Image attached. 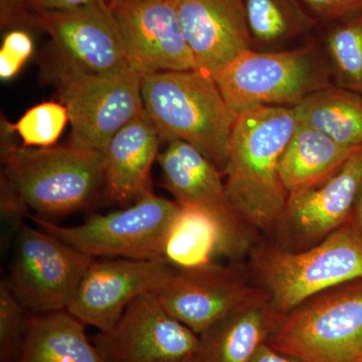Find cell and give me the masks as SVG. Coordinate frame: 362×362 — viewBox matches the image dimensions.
Returning <instances> with one entry per match:
<instances>
[{
  "mask_svg": "<svg viewBox=\"0 0 362 362\" xmlns=\"http://www.w3.org/2000/svg\"><path fill=\"white\" fill-rule=\"evenodd\" d=\"M68 122L65 105L49 101L28 109L16 123L2 121V126L11 133H18L23 146L45 148L57 142Z\"/></svg>",
  "mask_w": 362,
  "mask_h": 362,
  "instance_id": "26",
  "label": "cell"
},
{
  "mask_svg": "<svg viewBox=\"0 0 362 362\" xmlns=\"http://www.w3.org/2000/svg\"><path fill=\"white\" fill-rule=\"evenodd\" d=\"M298 126L293 107L259 106L238 114L223 175L230 204L247 226L273 230L288 194L280 161Z\"/></svg>",
  "mask_w": 362,
  "mask_h": 362,
  "instance_id": "1",
  "label": "cell"
},
{
  "mask_svg": "<svg viewBox=\"0 0 362 362\" xmlns=\"http://www.w3.org/2000/svg\"><path fill=\"white\" fill-rule=\"evenodd\" d=\"M109 1H128V0H109Z\"/></svg>",
  "mask_w": 362,
  "mask_h": 362,
  "instance_id": "35",
  "label": "cell"
},
{
  "mask_svg": "<svg viewBox=\"0 0 362 362\" xmlns=\"http://www.w3.org/2000/svg\"><path fill=\"white\" fill-rule=\"evenodd\" d=\"M218 256L232 258L220 221L202 207L180 204L164 240L162 258L177 270L214 264Z\"/></svg>",
  "mask_w": 362,
  "mask_h": 362,
  "instance_id": "21",
  "label": "cell"
},
{
  "mask_svg": "<svg viewBox=\"0 0 362 362\" xmlns=\"http://www.w3.org/2000/svg\"><path fill=\"white\" fill-rule=\"evenodd\" d=\"M173 268L165 259H95L66 310L99 332L111 330L128 305L154 293Z\"/></svg>",
  "mask_w": 362,
  "mask_h": 362,
  "instance_id": "14",
  "label": "cell"
},
{
  "mask_svg": "<svg viewBox=\"0 0 362 362\" xmlns=\"http://www.w3.org/2000/svg\"><path fill=\"white\" fill-rule=\"evenodd\" d=\"M37 30L51 37L62 63L71 68L98 75L130 69L120 25L109 0L37 14Z\"/></svg>",
  "mask_w": 362,
  "mask_h": 362,
  "instance_id": "13",
  "label": "cell"
},
{
  "mask_svg": "<svg viewBox=\"0 0 362 362\" xmlns=\"http://www.w3.org/2000/svg\"><path fill=\"white\" fill-rule=\"evenodd\" d=\"M314 18L329 21L344 20L362 13V0H300Z\"/></svg>",
  "mask_w": 362,
  "mask_h": 362,
  "instance_id": "29",
  "label": "cell"
},
{
  "mask_svg": "<svg viewBox=\"0 0 362 362\" xmlns=\"http://www.w3.org/2000/svg\"><path fill=\"white\" fill-rule=\"evenodd\" d=\"M252 40L276 44L310 30L315 18L300 0H243Z\"/></svg>",
  "mask_w": 362,
  "mask_h": 362,
  "instance_id": "24",
  "label": "cell"
},
{
  "mask_svg": "<svg viewBox=\"0 0 362 362\" xmlns=\"http://www.w3.org/2000/svg\"><path fill=\"white\" fill-rule=\"evenodd\" d=\"M255 282L272 306L286 315L306 300L337 286L362 279V237L351 218L321 242L290 251L259 247L252 255Z\"/></svg>",
  "mask_w": 362,
  "mask_h": 362,
  "instance_id": "4",
  "label": "cell"
},
{
  "mask_svg": "<svg viewBox=\"0 0 362 362\" xmlns=\"http://www.w3.org/2000/svg\"><path fill=\"white\" fill-rule=\"evenodd\" d=\"M178 209V202L151 192L124 209L94 214L80 225L59 226L32 213L26 218L93 259H159Z\"/></svg>",
  "mask_w": 362,
  "mask_h": 362,
  "instance_id": "7",
  "label": "cell"
},
{
  "mask_svg": "<svg viewBox=\"0 0 362 362\" xmlns=\"http://www.w3.org/2000/svg\"><path fill=\"white\" fill-rule=\"evenodd\" d=\"M30 312L9 287L6 279L0 283V362H14L25 338Z\"/></svg>",
  "mask_w": 362,
  "mask_h": 362,
  "instance_id": "27",
  "label": "cell"
},
{
  "mask_svg": "<svg viewBox=\"0 0 362 362\" xmlns=\"http://www.w3.org/2000/svg\"><path fill=\"white\" fill-rule=\"evenodd\" d=\"M267 343L300 362H362V279L298 305Z\"/></svg>",
  "mask_w": 362,
  "mask_h": 362,
  "instance_id": "5",
  "label": "cell"
},
{
  "mask_svg": "<svg viewBox=\"0 0 362 362\" xmlns=\"http://www.w3.org/2000/svg\"><path fill=\"white\" fill-rule=\"evenodd\" d=\"M0 25L4 30H37V16L28 13L23 0H0Z\"/></svg>",
  "mask_w": 362,
  "mask_h": 362,
  "instance_id": "30",
  "label": "cell"
},
{
  "mask_svg": "<svg viewBox=\"0 0 362 362\" xmlns=\"http://www.w3.org/2000/svg\"><path fill=\"white\" fill-rule=\"evenodd\" d=\"M160 136L143 110L118 131L104 151L105 192L111 201L131 206L151 194V170Z\"/></svg>",
  "mask_w": 362,
  "mask_h": 362,
  "instance_id": "18",
  "label": "cell"
},
{
  "mask_svg": "<svg viewBox=\"0 0 362 362\" xmlns=\"http://www.w3.org/2000/svg\"><path fill=\"white\" fill-rule=\"evenodd\" d=\"M141 95L161 141L189 143L223 175L238 114L226 103L213 76L199 70L142 76Z\"/></svg>",
  "mask_w": 362,
  "mask_h": 362,
  "instance_id": "3",
  "label": "cell"
},
{
  "mask_svg": "<svg viewBox=\"0 0 362 362\" xmlns=\"http://www.w3.org/2000/svg\"><path fill=\"white\" fill-rule=\"evenodd\" d=\"M106 362H169L199 354V335L168 313L154 293L135 298L111 330L92 339Z\"/></svg>",
  "mask_w": 362,
  "mask_h": 362,
  "instance_id": "12",
  "label": "cell"
},
{
  "mask_svg": "<svg viewBox=\"0 0 362 362\" xmlns=\"http://www.w3.org/2000/svg\"><path fill=\"white\" fill-rule=\"evenodd\" d=\"M305 124L349 148L362 145V96L341 87L324 88L293 107Z\"/></svg>",
  "mask_w": 362,
  "mask_h": 362,
  "instance_id": "23",
  "label": "cell"
},
{
  "mask_svg": "<svg viewBox=\"0 0 362 362\" xmlns=\"http://www.w3.org/2000/svg\"><path fill=\"white\" fill-rule=\"evenodd\" d=\"M85 326L66 309L30 313L14 362H106L86 334Z\"/></svg>",
  "mask_w": 362,
  "mask_h": 362,
  "instance_id": "20",
  "label": "cell"
},
{
  "mask_svg": "<svg viewBox=\"0 0 362 362\" xmlns=\"http://www.w3.org/2000/svg\"><path fill=\"white\" fill-rule=\"evenodd\" d=\"M93 1L95 0H23L25 8L33 16L52 11H71Z\"/></svg>",
  "mask_w": 362,
  "mask_h": 362,
  "instance_id": "31",
  "label": "cell"
},
{
  "mask_svg": "<svg viewBox=\"0 0 362 362\" xmlns=\"http://www.w3.org/2000/svg\"><path fill=\"white\" fill-rule=\"evenodd\" d=\"M235 113L259 106L294 107L329 87L327 71L313 47L240 54L213 76Z\"/></svg>",
  "mask_w": 362,
  "mask_h": 362,
  "instance_id": "6",
  "label": "cell"
},
{
  "mask_svg": "<svg viewBox=\"0 0 362 362\" xmlns=\"http://www.w3.org/2000/svg\"><path fill=\"white\" fill-rule=\"evenodd\" d=\"M94 259L39 226L23 223L6 280L30 313L65 310Z\"/></svg>",
  "mask_w": 362,
  "mask_h": 362,
  "instance_id": "9",
  "label": "cell"
},
{
  "mask_svg": "<svg viewBox=\"0 0 362 362\" xmlns=\"http://www.w3.org/2000/svg\"><path fill=\"white\" fill-rule=\"evenodd\" d=\"M338 86L362 96V13L344 18L326 37Z\"/></svg>",
  "mask_w": 362,
  "mask_h": 362,
  "instance_id": "25",
  "label": "cell"
},
{
  "mask_svg": "<svg viewBox=\"0 0 362 362\" xmlns=\"http://www.w3.org/2000/svg\"><path fill=\"white\" fill-rule=\"evenodd\" d=\"M283 318L269 297L243 307L199 335V361L251 362Z\"/></svg>",
  "mask_w": 362,
  "mask_h": 362,
  "instance_id": "19",
  "label": "cell"
},
{
  "mask_svg": "<svg viewBox=\"0 0 362 362\" xmlns=\"http://www.w3.org/2000/svg\"><path fill=\"white\" fill-rule=\"evenodd\" d=\"M9 136L2 126L1 178L35 216L45 218L77 213L105 190L102 152L71 143L45 148L18 146Z\"/></svg>",
  "mask_w": 362,
  "mask_h": 362,
  "instance_id": "2",
  "label": "cell"
},
{
  "mask_svg": "<svg viewBox=\"0 0 362 362\" xmlns=\"http://www.w3.org/2000/svg\"><path fill=\"white\" fill-rule=\"evenodd\" d=\"M56 78L76 146L104 153L114 135L144 110L142 76L131 69L98 75L61 62Z\"/></svg>",
  "mask_w": 362,
  "mask_h": 362,
  "instance_id": "8",
  "label": "cell"
},
{
  "mask_svg": "<svg viewBox=\"0 0 362 362\" xmlns=\"http://www.w3.org/2000/svg\"><path fill=\"white\" fill-rule=\"evenodd\" d=\"M131 70L141 76L197 70L176 0L110 1Z\"/></svg>",
  "mask_w": 362,
  "mask_h": 362,
  "instance_id": "15",
  "label": "cell"
},
{
  "mask_svg": "<svg viewBox=\"0 0 362 362\" xmlns=\"http://www.w3.org/2000/svg\"><path fill=\"white\" fill-rule=\"evenodd\" d=\"M251 362H300L287 354L279 352L277 350L272 349L268 343L264 344L257 351L256 356L252 359Z\"/></svg>",
  "mask_w": 362,
  "mask_h": 362,
  "instance_id": "32",
  "label": "cell"
},
{
  "mask_svg": "<svg viewBox=\"0 0 362 362\" xmlns=\"http://www.w3.org/2000/svg\"><path fill=\"white\" fill-rule=\"evenodd\" d=\"M169 362H201V361H199V356H197V354H195V356H188L185 357V358L178 359V361H173Z\"/></svg>",
  "mask_w": 362,
  "mask_h": 362,
  "instance_id": "34",
  "label": "cell"
},
{
  "mask_svg": "<svg viewBox=\"0 0 362 362\" xmlns=\"http://www.w3.org/2000/svg\"><path fill=\"white\" fill-rule=\"evenodd\" d=\"M33 40L25 28L7 30L0 49V77L7 81L13 78L30 58Z\"/></svg>",
  "mask_w": 362,
  "mask_h": 362,
  "instance_id": "28",
  "label": "cell"
},
{
  "mask_svg": "<svg viewBox=\"0 0 362 362\" xmlns=\"http://www.w3.org/2000/svg\"><path fill=\"white\" fill-rule=\"evenodd\" d=\"M351 221L362 237V185L361 190H359L356 204H354V211H352L351 214Z\"/></svg>",
  "mask_w": 362,
  "mask_h": 362,
  "instance_id": "33",
  "label": "cell"
},
{
  "mask_svg": "<svg viewBox=\"0 0 362 362\" xmlns=\"http://www.w3.org/2000/svg\"><path fill=\"white\" fill-rule=\"evenodd\" d=\"M176 7L197 70L214 76L251 49L243 0H176Z\"/></svg>",
  "mask_w": 362,
  "mask_h": 362,
  "instance_id": "17",
  "label": "cell"
},
{
  "mask_svg": "<svg viewBox=\"0 0 362 362\" xmlns=\"http://www.w3.org/2000/svg\"><path fill=\"white\" fill-rule=\"evenodd\" d=\"M170 315L197 334L243 307L269 297L256 282H249L239 265H211L192 270L173 269L154 292Z\"/></svg>",
  "mask_w": 362,
  "mask_h": 362,
  "instance_id": "10",
  "label": "cell"
},
{
  "mask_svg": "<svg viewBox=\"0 0 362 362\" xmlns=\"http://www.w3.org/2000/svg\"><path fill=\"white\" fill-rule=\"evenodd\" d=\"M356 148L298 122L280 161V176L288 194L308 187L337 170Z\"/></svg>",
  "mask_w": 362,
  "mask_h": 362,
  "instance_id": "22",
  "label": "cell"
},
{
  "mask_svg": "<svg viewBox=\"0 0 362 362\" xmlns=\"http://www.w3.org/2000/svg\"><path fill=\"white\" fill-rule=\"evenodd\" d=\"M157 161L164 187L175 202L213 214L225 230L232 258L242 254L249 246L252 228L230 204L220 169L199 149L180 139L168 140Z\"/></svg>",
  "mask_w": 362,
  "mask_h": 362,
  "instance_id": "16",
  "label": "cell"
},
{
  "mask_svg": "<svg viewBox=\"0 0 362 362\" xmlns=\"http://www.w3.org/2000/svg\"><path fill=\"white\" fill-rule=\"evenodd\" d=\"M362 185V145L329 175L290 192L275 230L278 246L299 251L325 239L351 218Z\"/></svg>",
  "mask_w": 362,
  "mask_h": 362,
  "instance_id": "11",
  "label": "cell"
}]
</instances>
